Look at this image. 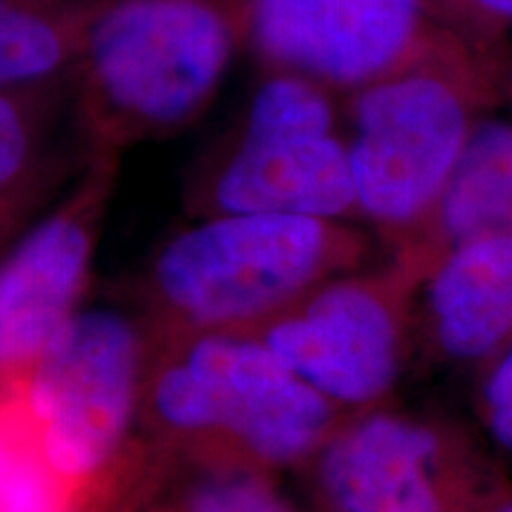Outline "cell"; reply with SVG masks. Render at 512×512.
Here are the masks:
<instances>
[{
	"instance_id": "1",
	"label": "cell",
	"mask_w": 512,
	"mask_h": 512,
	"mask_svg": "<svg viewBox=\"0 0 512 512\" xmlns=\"http://www.w3.org/2000/svg\"><path fill=\"white\" fill-rule=\"evenodd\" d=\"M240 38L228 0H93L74 69L107 138L145 136L204 110Z\"/></svg>"
},
{
	"instance_id": "18",
	"label": "cell",
	"mask_w": 512,
	"mask_h": 512,
	"mask_svg": "<svg viewBox=\"0 0 512 512\" xmlns=\"http://www.w3.org/2000/svg\"><path fill=\"white\" fill-rule=\"evenodd\" d=\"M496 512H512V503L505 505V508H501V510H496Z\"/></svg>"
},
{
	"instance_id": "12",
	"label": "cell",
	"mask_w": 512,
	"mask_h": 512,
	"mask_svg": "<svg viewBox=\"0 0 512 512\" xmlns=\"http://www.w3.org/2000/svg\"><path fill=\"white\" fill-rule=\"evenodd\" d=\"M434 207L458 242L512 235V121L475 124Z\"/></svg>"
},
{
	"instance_id": "14",
	"label": "cell",
	"mask_w": 512,
	"mask_h": 512,
	"mask_svg": "<svg viewBox=\"0 0 512 512\" xmlns=\"http://www.w3.org/2000/svg\"><path fill=\"white\" fill-rule=\"evenodd\" d=\"M188 512H290V508L259 477L233 472L207 479L192 494Z\"/></svg>"
},
{
	"instance_id": "4",
	"label": "cell",
	"mask_w": 512,
	"mask_h": 512,
	"mask_svg": "<svg viewBox=\"0 0 512 512\" xmlns=\"http://www.w3.org/2000/svg\"><path fill=\"white\" fill-rule=\"evenodd\" d=\"M152 406L176 432H226L256 458L292 463L318 444L330 401L266 342L207 335L155 380Z\"/></svg>"
},
{
	"instance_id": "13",
	"label": "cell",
	"mask_w": 512,
	"mask_h": 512,
	"mask_svg": "<svg viewBox=\"0 0 512 512\" xmlns=\"http://www.w3.org/2000/svg\"><path fill=\"white\" fill-rule=\"evenodd\" d=\"M93 0H0V88H24L72 69Z\"/></svg>"
},
{
	"instance_id": "17",
	"label": "cell",
	"mask_w": 512,
	"mask_h": 512,
	"mask_svg": "<svg viewBox=\"0 0 512 512\" xmlns=\"http://www.w3.org/2000/svg\"><path fill=\"white\" fill-rule=\"evenodd\" d=\"M472 5L482 10L484 15L512 24V0H472Z\"/></svg>"
},
{
	"instance_id": "9",
	"label": "cell",
	"mask_w": 512,
	"mask_h": 512,
	"mask_svg": "<svg viewBox=\"0 0 512 512\" xmlns=\"http://www.w3.org/2000/svg\"><path fill=\"white\" fill-rule=\"evenodd\" d=\"M102 190L41 221L0 268V380L24 377L55 332L74 316L93 256L91 209Z\"/></svg>"
},
{
	"instance_id": "10",
	"label": "cell",
	"mask_w": 512,
	"mask_h": 512,
	"mask_svg": "<svg viewBox=\"0 0 512 512\" xmlns=\"http://www.w3.org/2000/svg\"><path fill=\"white\" fill-rule=\"evenodd\" d=\"M437 437L427 427L373 415L332 441L320 482L342 512H441L430 479Z\"/></svg>"
},
{
	"instance_id": "7",
	"label": "cell",
	"mask_w": 512,
	"mask_h": 512,
	"mask_svg": "<svg viewBox=\"0 0 512 512\" xmlns=\"http://www.w3.org/2000/svg\"><path fill=\"white\" fill-rule=\"evenodd\" d=\"M242 36L278 72L354 91L441 41L430 0H245Z\"/></svg>"
},
{
	"instance_id": "16",
	"label": "cell",
	"mask_w": 512,
	"mask_h": 512,
	"mask_svg": "<svg viewBox=\"0 0 512 512\" xmlns=\"http://www.w3.org/2000/svg\"><path fill=\"white\" fill-rule=\"evenodd\" d=\"M486 411L496 441L512 451V349L486 382Z\"/></svg>"
},
{
	"instance_id": "11",
	"label": "cell",
	"mask_w": 512,
	"mask_h": 512,
	"mask_svg": "<svg viewBox=\"0 0 512 512\" xmlns=\"http://www.w3.org/2000/svg\"><path fill=\"white\" fill-rule=\"evenodd\" d=\"M437 335L448 354L482 358L512 335V235H482L460 249L430 287Z\"/></svg>"
},
{
	"instance_id": "5",
	"label": "cell",
	"mask_w": 512,
	"mask_h": 512,
	"mask_svg": "<svg viewBox=\"0 0 512 512\" xmlns=\"http://www.w3.org/2000/svg\"><path fill=\"white\" fill-rule=\"evenodd\" d=\"M221 214L332 219L356 207L349 147L320 83L278 72L249 105L245 131L214 183Z\"/></svg>"
},
{
	"instance_id": "6",
	"label": "cell",
	"mask_w": 512,
	"mask_h": 512,
	"mask_svg": "<svg viewBox=\"0 0 512 512\" xmlns=\"http://www.w3.org/2000/svg\"><path fill=\"white\" fill-rule=\"evenodd\" d=\"M328 245V226L320 219L223 214L166 245L157 261V287L164 302L192 323H235L309 285Z\"/></svg>"
},
{
	"instance_id": "3",
	"label": "cell",
	"mask_w": 512,
	"mask_h": 512,
	"mask_svg": "<svg viewBox=\"0 0 512 512\" xmlns=\"http://www.w3.org/2000/svg\"><path fill=\"white\" fill-rule=\"evenodd\" d=\"M143 344L126 316L74 311L24 373L31 437L64 482L100 472L124 444L138 403Z\"/></svg>"
},
{
	"instance_id": "8",
	"label": "cell",
	"mask_w": 512,
	"mask_h": 512,
	"mask_svg": "<svg viewBox=\"0 0 512 512\" xmlns=\"http://www.w3.org/2000/svg\"><path fill=\"white\" fill-rule=\"evenodd\" d=\"M266 344L328 401H373L387 392L399 366L392 313L361 285L316 294L302 313L278 320Z\"/></svg>"
},
{
	"instance_id": "2",
	"label": "cell",
	"mask_w": 512,
	"mask_h": 512,
	"mask_svg": "<svg viewBox=\"0 0 512 512\" xmlns=\"http://www.w3.org/2000/svg\"><path fill=\"white\" fill-rule=\"evenodd\" d=\"M439 43L356 91L349 164L356 207L373 219L403 223L432 209L475 128Z\"/></svg>"
},
{
	"instance_id": "19",
	"label": "cell",
	"mask_w": 512,
	"mask_h": 512,
	"mask_svg": "<svg viewBox=\"0 0 512 512\" xmlns=\"http://www.w3.org/2000/svg\"><path fill=\"white\" fill-rule=\"evenodd\" d=\"M69 3H86V0H69Z\"/></svg>"
},
{
	"instance_id": "15",
	"label": "cell",
	"mask_w": 512,
	"mask_h": 512,
	"mask_svg": "<svg viewBox=\"0 0 512 512\" xmlns=\"http://www.w3.org/2000/svg\"><path fill=\"white\" fill-rule=\"evenodd\" d=\"M15 91L17 88H0V197L15 188L34 155L29 114Z\"/></svg>"
}]
</instances>
